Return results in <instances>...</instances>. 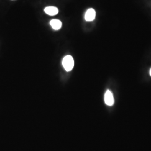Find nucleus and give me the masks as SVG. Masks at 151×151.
I'll use <instances>...</instances> for the list:
<instances>
[{"instance_id":"39448f33","label":"nucleus","mask_w":151,"mask_h":151,"mask_svg":"<svg viewBox=\"0 0 151 151\" xmlns=\"http://www.w3.org/2000/svg\"><path fill=\"white\" fill-rule=\"evenodd\" d=\"M50 24L52 28L55 30H60L62 27V22L59 20L53 19L50 21Z\"/></svg>"},{"instance_id":"20e7f679","label":"nucleus","mask_w":151,"mask_h":151,"mask_svg":"<svg viewBox=\"0 0 151 151\" xmlns=\"http://www.w3.org/2000/svg\"><path fill=\"white\" fill-rule=\"evenodd\" d=\"M45 12L50 16H54L58 13V10L57 7L50 6L45 7L44 9Z\"/></svg>"},{"instance_id":"f257e3e1","label":"nucleus","mask_w":151,"mask_h":151,"mask_svg":"<svg viewBox=\"0 0 151 151\" xmlns=\"http://www.w3.org/2000/svg\"><path fill=\"white\" fill-rule=\"evenodd\" d=\"M74 65V60L71 55L65 56L62 60V65L65 70L67 72L70 71L73 69Z\"/></svg>"},{"instance_id":"7ed1b4c3","label":"nucleus","mask_w":151,"mask_h":151,"mask_svg":"<svg viewBox=\"0 0 151 151\" xmlns=\"http://www.w3.org/2000/svg\"><path fill=\"white\" fill-rule=\"evenodd\" d=\"M95 16L96 12L95 10L93 9H89L85 13V19L87 22H92L95 19Z\"/></svg>"},{"instance_id":"423d86ee","label":"nucleus","mask_w":151,"mask_h":151,"mask_svg":"<svg viewBox=\"0 0 151 151\" xmlns=\"http://www.w3.org/2000/svg\"><path fill=\"white\" fill-rule=\"evenodd\" d=\"M150 75L151 76V68L150 69Z\"/></svg>"},{"instance_id":"f03ea898","label":"nucleus","mask_w":151,"mask_h":151,"mask_svg":"<svg viewBox=\"0 0 151 151\" xmlns=\"http://www.w3.org/2000/svg\"><path fill=\"white\" fill-rule=\"evenodd\" d=\"M104 100H105V104L108 106L113 105L114 99L113 95L111 92L109 90H108L106 92L104 96Z\"/></svg>"}]
</instances>
